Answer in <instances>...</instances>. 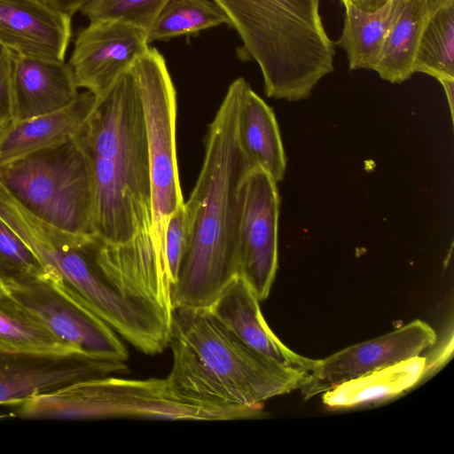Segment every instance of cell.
<instances>
[{"mask_svg":"<svg viewBox=\"0 0 454 454\" xmlns=\"http://www.w3.org/2000/svg\"><path fill=\"white\" fill-rule=\"evenodd\" d=\"M443 87V90L446 94L447 101L449 103V107L451 114V118L453 120L454 116V79H442L439 81Z\"/></svg>","mask_w":454,"mask_h":454,"instance_id":"cell-30","label":"cell"},{"mask_svg":"<svg viewBox=\"0 0 454 454\" xmlns=\"http://www.w3.org/2000/svg\"><path fill=\"white\" fill-rule=\"evenodd\" d=\"M74 137L90 170L95 234L123 244L140 231H153L144 112L131 68L96 98Z\"/></svg>","mask_w":454,"mask_h":454,"instance_id":"cell-2","label":"cell"},{"mask_svg":"<svg viewBox=\"0 0 454 454\" xmlns=\"http://www.w3.org/2000/svg\"><path fill=\"white\" fill-rule=\"evenodd\" d=\"M5 291H6V289L4 287V285L3 281L0 278V293L5 292Z\"/></svg>","mask_w":454,"mask_h":454,"instance_id":"cell-32","label":"cell"},{"mask_svg":"<svg viewBox=\"0 0 454 454\" xmlns=\"http://www.w3.org/2000/svg\"><path fill=\"white\" fill-rule=\"evenodd\" d=\"M429 16L427 0L406 1L372 68L381 79L401 83L414 74L415 57Z\"/></svg>","mask_w":454,"mask_h":454,"instance_id":"cell-20","label":"cell"},{"mask_svg":"<svg viewBox=\"0 0 454 454\" xmlns=\"http://www.w3.org/2000/svg\"><path fill=\"white\" fill-rule=\"evenodd\" d=\"M237 135L249 162L266 172L276 183L282 181L286 157L272 108L245 82L238 111Z\"/></svg>","mask_w":454,"mask_h":454,"instance_id":"cell-17","label":"cell"},{"mask_svg":"<svg viewBox=\"0 0 454 454\" xmlns=\"http://www.w3.org/2000/svg\"><path fill=\"white\" fill-rule=\"evenodd\" d=\"M48 275L33 250L0 217V278L4 287Z\"/></svg>","mask_w":454,"mask_h":454,"instance_id":"cell-24","label":"cell"},{"mask_svg":"<svg viewBox=\"0 0 454 454\" xmlns=\"http://www.w3.org/2000/svg\"><path fill=\"white\" fill-rule=\"evenodd\" d=\"M342 2V4L345 5L347 4L348 2H351V1H354L356 2V0H340Z\"/></svg>","mask_w":454,"mask_h":454,"instance_id":"cell-33","label":"cell"},{"mask_svg":"<svg viewBox=\"0 0 454 454\" xmlns=\"http://www.w3.org/2000/svg\"><path fill=\"white\" fill-rule=\"evenodd\" d=\"M453 354V329L450 327L449 332L442 340L426 356L424 378L431 376L445 365Z\"/></svg>","mask_w":454,"mask_h":454,"instance_id":"cell-28","label":"cell"},{"mask_svg":"<svg viewBox=\"0 0 454 454\" xmlns=\"http://www.w3.org/2000/svg\"><path fill=\"white\" fill-rule=\"evenodd\" d=\"M166 378L180 398L205 406L262 407L272 397L300 389L309 372L279 364L251 349L208 308L174 307Z\"/></svg>","mask_w":454,"mask_h":454,"instance_id":"cell-3","label":"cell"},{"mask_svg":"<svg viewBox=\"0 0 454 454\" xmlns=\"http://www.w3.org/2000/svg\"><path fill=\"white\" fill-rule=\"evenodd\" d=\"M429 15L450 4H454V0H427Z\"/></svg>","mask_w":454,"mask_h":454,"instance_id":"cell-31","label":"cell"},{"mask_svg":"<svg viewBox=\"0 0 454 454\" xmlns=\"http://www.w3.org/2000/svg\"><path fill=\"white\" fill-rule=\"evenodd\" d=\"M125 363L98 359L76 351L0 350V404H16L68 385L123 373Z\"/></svg>","mask_w":454,"mask_h":454,"instance_id":"cell-10","label":"cell"},{"mask_svg":"<svg viewBox=\"0 0 454 454\" xmlns=\"http://www.w3.org/2000/svg\"><path fill=\"white\" fill-rule=\"evenodd\" d=\"M131 71L137 83L144 112L153 234L164 252L167 221L184 203L176 151V90L165 59L156 48L149 47L132 66Z\"/></svg>","mask_w":454,"mask_h":454,"instance_id":"cell-7","label":"cell"},{"mask_svg":"<svg viewBox=\"0 0 454 454\" xmlns=\"http://www.w3.org/2000/svg\"><path fill=\"white\" fill-rule=\"evenodd\" d=\"M245 82L239 77L230 84L209 124L202 168L184 203L186 244L172 286L173 308H208L239 275L243 186L254 168L241 150L237 135Z\"/></svg>","mask_w":454,"mask_h":454,"instance_id":"cell-1","label":"cell"},{"mask_svg":"<svg viewBox=\"0 0 454 454\" xmlns=\"http://www.w3.org/2000/svg\"><path fill=\"white\" fill-rule=\"evenodd\" d=\"M25 419L138 418L231 420L260 418L262 407L223 408L187 402L166 379L129 380L112 375L79 381L15 404Z\"/></svg>","mask_w":454,"mask_h":454,"instance_id":"cell-5","label":"cell"},{"mask_svg":"<svg viewBox=\"0 0 454 454\" xmlns=\"http://www.w3.org/2000/svg\"><path fill=\"white\" fill-rule=\"evenodd\" d=\"M169 0H90L81 9L90 21L114 20L147 31Z\"/></svg>","mask_w":454,"mask_h":454,"instance_id":"cell-25","label":"cell"},{"mask_svg":"<svg viewBox=\"0 0 454 454\" xmlns=\"http://www.w3.org/2000/svg\"><path fill=\"white\" fill-rule=\"evenodd\" d=\"M230 24L224 12L212 0H169L148 31V43L198 33Z\"/></svg>","mask_w":454,"mask_h":454,"instance_id":"cell-23","label":"cell"},{"mask_svg":"<svg viewBox=\"0 0 454 454\" xmlns=\"http://www.w3.org/2000/svg\"><path fill=\"white\" fill-rule=\"evenodd\" d=\"M5 289L74 350L111 362L125 363L129 358L118 334L51 275Z\"/></svg>","mask_w":454,"mask_h":454,"instance_id":"cell-8","label":"cell"},{"mask_svg":"<svg viewBox=\"0 0 454 454\" xmlns=\"http://www.w3.org/2000/svg\"><path fill=\"white\" fill-rule=\"evenodd\" d=\"M227 15L243 50L260 67L268 97L308 98L334 70V42L319 12L320 0H212Z\"/></svg>","mask_w":454,"mask_h":454,"instance_id":"cell-4","label":"cell"},{"mask_svg":"<svg viewBox=\"0 0 454 454\" xmlns=\"http://www.w3.org/2000/svg\"><path fill=\"white\" fill-rule=\"evenodd\" d=\"M185 244V214L182 205L169 215L164 234V253L172 286L176 278Z\"/></svg>","mask_w":454,"mask_h":454,"instance_id":"cell-26","label":"cell"},{"mask_svg":"<svg viewBox=\"0 0 454 454\" xmlns=\"http://www.w3.org/2000/svg\"><path fill=\"white\" fill-rule=\"evenodd\" d=\"M406 1L384 0L373 11L364 10L354 1L344 5L343 29L334 43L346 52L351 70H372L384 41Z\"/></svg>","mask_w":454,"mask_h":454,"instance_id":"cell-19","label":"cell"},{"mask_svg":"<svg viewBox=\"0 0 454 454\" xmlns=\"http://www.w3.org/2000/svg\"><path fill=\"white\" fill-rule=\"evenodd\" d=\"M148 31L114 20L90 21L76 35L70 65L78 88L96 98L148 50Z\"/></svg>","mask_w":454,"mask_h":454,"instance_id":"cell-11","label":"cell"},{"mask_svg":"<svg viewBox=\"0 0 454 454\" xmlns=\"http://www.w3.org/2000/svg\"><path fill=\"white\" fill-rule=\"evenodd\" d=\"M12 121L11 69L7 53L0 50V121Z\"/></svg>","mask_w":454,"mask_h":454,"instance_id":"cell-27","label":"cell"},{"mask_svg":"<svg viewBox=\"0 0 454 454\" xmlns=\"http://www.w3.org/2000/svg\"><path fill=\"white\" fill-rule=\"evenodd\" d=\"M0 350L75 351L7 291L0 293Z\"/></svg>","mask_w":454,"mask_h":454,"instance_id":"cell-21","label":"cell"},{"mask_svg":"<svg viewBox=\"0 0 454 454\" xmlns=\"http://www.w3.org/2000/svg\"><path fill=\"white\" fill-rule=\"evenodd\" d=\"M279 195L277 183L253 168L242 192L239 228V275L260 301L268 298L278 269Z\"/></svg>","mask_w":454,"mask_h":454,"instance_id":"cell-9","label":"cell"},{"mask_svg":"<svg viewBox=\"0 0 454 454\" xmlns=\"http://www.w3.org/2000/svg\"><path fill=\"white\" fill-rule=\"evenodd\" d=\"M5 51L11 69L12 121L60 110L77 98L79 88L70 65L65 60Z\"/></svg>","mask_w":454,"mask_h":454,"instance_id":"cell-15","label":"cell"},{"mask_svg":"<svg viewBox=\"0 0 454 454\" xmlns=\"http://www.w3.org/2000/svg\"><path fill=\"white\" fill-rule=\"evenodd\" d=\"M426 357L415 356L348 380L323 393V403L344 409L399 395L424 378Z\"/></svg>","mask_w":454,"mask_h":454,"instance_id":"cell-18","label":"cell"},{"mask_svg":"<svg viewBox=\"0 0 454 454\" xmlns=\"http://www.w3.org/2000/svg\"><path fill=\"white\" fill-rule=\"evenodd\" d=\"M259 302L252 287L238 275L208 309L219 323L251 349L279 364L310 372L317 360L288 348L266 323Z\"/></svg>","mask_w":454,"mask_h":454,"instance_id":"cell-14","label":"cell"},{"mask_svg":"<svg viewBox=\"0 0 454 454\" xmlns=\"http://www.w3.org/2000/svg\"><path fill=\"white\" fill-rule=\"evenodd\" d=\"M0 184L38 219L76 234H95L88 160L74 139L0 165Z\"/></svg>","mask_w":454,"mask_h":454,"instance_id":"cell-6","label":"cell"},{"mask_svg":"<svg viewBox=\"0 0 454 454\" xmlns=\"http://www.w3.org/2000/svg\"><path fill=\"white\" fill-rule=\"evenodd\" d=\"M95 103L96 97L85 90L60 110L4 123L0 129V165L73 137Z\"/></svg>","mask_w":454,"mask_h":454,"instance_id":"cell-16","label":"cell"},{"mask_svg":"<svg viewBox=\"0 0 454 454\" xmlns=\"http://www.w3.org/2000/svg\"><path fill=\"white\" fill-rule=\"evenodd\" d=\"M384 1V0H383Z\"/></svg>","mask_w":454,"mask_h":454,"instance_id":"cell-35","label":"cell"},{"mask_svg":"<svg viewBox=\"0 0 454 454\" xmlns=\"http://www.w3.org/2000/svg\"><path fill=\"white\" fill-rule=\"evenodd\" d=\"M436 340L434 330L416 319L393 332L347 347L317 360L309 380L300 388L302 396L314 397L375 369L419 356Z\"/></svg>","mask_w":454,"mask_h":454,"instance_id":"cell-12","label":"cell"},{"mask_svg":"<svg viewBox=\"0 0 454 454\" xmlns=\"http://www.w3.org/2000/svg\"><path fill=\"white\" fill-rule=\"evenodd\" d=\"M414 73L454 79V4L429 16L414 61Z\"/></svg>","mask_w":454,"mask_h":454,"instance_id":"cell-22","label":"cell"},{"mask_svg":"<svg viewBox=\"0 0 454 454\" xmlns=\"http://www.w3.org/2000/svg\"><path fill=\"white\" fill-rule=\"evenodd\" d=\"M47 5L72 17L90 0H40Z\"/></svg>","mask_w":454,"mask_h":454,"instance_id":"cell-29","label":"cell"},{"mask_svg":"<svg viewBox=\"0 0 454 454\" xmlns=\"http://www.w3.org/2000/svg\"><path fill=\"white\" fill-rule=\"evenodd\" d=\"M72 17L40 0H0V50L65 60Z\"/></svg>","mask_w":454,"mask_h":454,"instance_id":"cell-13","label":"cell"},{"mask_svg":"<svg viewBox=\"0 0 454 454\" xmlns=\"http://www.w3.org/2000/svg\"><path fill=\"white\" fill-rule=\"evenodd\" d=\"M4 123H6V122L0 121V129H1V127H2Z\"/></svg>","mask_w":454,"mask_h":454,"instance_id":"cell-34","label":"cell"}]
</instances>
